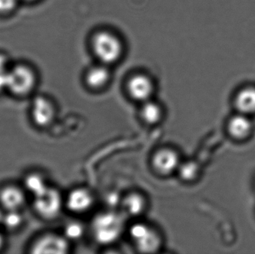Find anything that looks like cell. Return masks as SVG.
I'll return each mask as SVG.
<instances>
[{"mask_svg":"<svg viewBox=\"0 0 255 254\" xmlns=\"http://www.w3.org/2000/svg\"><path fill=\"white\" fill-rule=\"evenodd\" d=\"M127 228V216L121 210H108L93 217L89 231L96 243L110 246L121 240Z\"/></svg>","mask_w":255,"mask_h":254,"instance_id":"6da1fadb","label":"cell"},{"mask_svg":"<svg viewBox=\"0 0 255 254\" xmlns=\"http://www.w3.org/2000/svg\"><path fill=\"white\" fill-rule=\"evenodd\" d=\"M91 46L97 62L110 67L118 64L125 52V44L121 37L109 29L96 31L91 37Z\"/></svg>","mask_w":255,"mask_h":254,"instance_id":"7a4b0ae2","label":"cell"},{"mask_svg":"<svg viewBox=\"0 0 255 254\" xmlns=\"http://www.w3.org/2000/svg\"><path fill=\"white\" fill-rule=\"evenodd\" d=\"M127 233L136 252L141 254H157L163 249V234L154 225L136 221L128 225Z\"/></svg>","mask_w":255,"mask_h":254,"instance_id":"3957f363","label":"cell"},{"mask_svg":"<svg viewBox=\"0 0 255 254\" xmlns=\"http://www.w3.org/2000/svg\"><path fill=\"white\" fill-rule=\"evenodd\" d=\"M182 160L179 152L170 146L156 149L150 158L152 171L160 177H167L176 174Z\"/></svg>","mask_w":255,"mask_h":254,"instance_id":"277c9868","label":"cell"},{"mask_svg":"<svg viewBox=\"0 0 255 254\" xmlns=\"http://www.w3.org/2000/svg\"><path fill=\"white\" fill-rule=\"evenodd\" d=\"M33 206L40 217L46 220H52L59 216L65 204L60 191L49 186L44 192L34 197Z\"/></svg>","mask_w":255,"mask_h":254,"instance_id":"5b68a950","label":"cell"},{"mask_svg":"<svg viewBox=\"0 0 255 254\" xmlns=\"http://www.w3.org/2000/svg\"><path fill=\"white\" fill-rule=\"evenodd\" d=\"M126 91L130 100L142 104L154 98L155 82L151 76L145 73H134L128 79Z\"/></svg>","mask_w":255,"mask_h":254,"instance_id":"8992f818","label":"cell"},{"mask_svg":"<svg viewBox=\"0 0 255 254\" xmlns=\"http://www.w3.org/2000/svg\"><path fill=\"white\" fill-rule=\"evenodd\" d=\"M96 197L92 191L85 186L73 188L64 198L65 207L74 214H85L92 210Z\"/></svg>","mask_w":255,"mask_h":254,"instance_id":"52a82bcc","label":"cell"},{"mask_svg":"<svg viewBox=\"0 0 255 254\" xmlns=\"http://www.w3.org/2000/svg\"><path fill=\"white\" fill-rule=\"evenodd\" d=\"M35 84L33 72L25 66H17L7 72V89L16 95L31 92Z\"/></svg>","mask_w":255,"mask_h":254,"instance_id":"ba28073f","label":"cell"},{"mask_svg":"<svg viewBox=\"0 0 255 254\" xmlns=\"http://www.w3.org/2000/svg\"><path fill=\"white\" fill-rule=\"evenodd\" d=\"M70 250V242L64 235L48 234L40 237L31 247L34 254H65Z\"/></svg>","mask_w":255,"mask_h":254,"instance_id":"9c48e42d","label":"cell"},{"mask_svg":"<svg viewBox=\"0 0 255 254\" xmlns=\"http://www.w3.org/2000/svg\"><path fill=\"white\" fill-rule=\"evenodd\" d=\"M112 78L110 66L97 62L87 70L84 76V82L90 90L100 92L109 86Z\"/></svg>","mask_w":255,"mask_h":254,"instance_id":"30bf717a","label":"cell"},{"mask_svg":"<svg viewBox=\"0 0 255 254\" xmlns=\"http://www.w3.org/2000/svg\"><path fill=\"white\" fill-rule=\"evenodd\" d=\"M121 211L127 217L139 219L148 207L146 196L139 191H130L120 199Z\"/></svg>","mask_w":255,"mask_h":254,"instance_id":"8fae6325","label":"cell"},{"mask_svg":"<svg viewBox=\"0 0 255 254\" xmlns=\"http://www.w3.org/2000/svg\"><path fill=\"white\" fill-rule=\"evenodd\" d=\"M56 115V109L53 103L39 96L34 98L31 104V116L33 122L40 128H45L52 123Z\"/></svg>","mask_w":255,"mask_h":254,"instance_id":"7c38bea8","label":"cell"},{"mask_svg":"<svg viewBox=\"0 0 255 254\" xmlns=\"http://www.w3.org/2000/svg\"><path fill=\"white\" fill-rule=\"evenodd\" d=\"M165 116L163 106L154 98L140 104L139 118L148 126H156L163 122Z\"/></svg>","mask_w":255,"mask_h":254,"instance_id":"4fadbf2b","label":"cell"},{"mask_svg":"<svg viewBox=\"0 0 255 254\" xmlns=\"http://www.w3.org/2000/svg\"><path fill=\"white\" fill-rule=\"evenodd\" d=\"M0 203L7 211L19 210L25 203V195L19 188L7 186L0 192Z\"/></svg>","mask_w":255,"mask_h":254,"instance_id":"5bb4252c","label":"cell"},{"mask_svg":"<svg viewBox=\"0 0 255 254\" xmlns=\"http://www.w3.org/2000/svg\"><path fill=\"white\" fill-rule=\"evenodd\" d=\"M235 104L243 113L255 112V87L247 86L241 89L236 96Z\"/></svg>","mask_w":255,"mask_h":254,"instance_id":"9a60e30c","label":"cell"},{"mask_svg":"<svg viewBox=\"0 0 255 254\" xmlns=\"http://www.w3.org/2000/svg\"><path fill=\"white\" fill-rule=\"evenodd\" d=\"M229 131L235 138H245L251 132V122L242 115L234 116L229 122Z\"/></svg>","mask_w":255,"mask_h":254,"instance_id":"2e32d148","label":"cell"},{"mask_svg":"<svg viewBox=\"0 0 255 254\" xmlns=\"http://www.w3.org/2000/svg\"><path fill=\"white\" fill-rule=\"evenodd\" d=\"M176 174L183 183H193L199 177V165L194 161H182Z\"/></svg>","mask_w":255,"mask_h":254,"instance_id":"e0dca14e","label":"cell"},{"mask_svg":"<svg viewBox=\"0 0 255 254\" xmlns=\"http://www.w3.org/2000/svg\"><path fill=\"white\" fill-rule=\"evenodd\" d=\"M24 184L27 190L34 197L40 195L49 187L44 177L36 173L27 175Z\"/></svg>","mask_w":255,"mask_h":254,"instance_id":"ac0fdd59","label":"cell"},{"mask_svg":"<svg viewBox=\"0 0 255 254\" xmlns=\"http://www.w3.org/2000/svg\"><path fill=\"white\" fill-rule=\"evenodd\" d=\"M87 232L85 224L79 221H71L66 224L63 231V235L69 242H76L82 240Z\"/></svg>","mask_w":255,"mask_h":254,"instance_id":"d6986e66","label":"cell"},{"mask_svg":"<svg viewBox=\"0 0 255 254\" xmlns=\"http://www.w3.org/2000/svg\"><path fill=\"white\" fill-rule=\"evenodd\" d=\"M22 222L23 218L18 210H8L6 214H4L1 224L6 229L15 231L22 225Z\"/></svg>","mask_w":255,"mask_h":254,"instance_id":"ffe728a7","label":"cell"},{"mask_svg":"<svg viewBox=\"0 0 255 254\" xmlns=\"http://www.w3.org/2000/svg\"><path fill=\"white\" fill-rule=\"evenodd\" d=\"M17 0H0V12L11 10L16 6Z\"/></svg>","mask_w":255,"mask_h":254,"instance_id":"44dd1931","label":"cell"},{"mask_svg":"<svg viewBox=\"0 0 255 254\" xmlns=\"http://www.w3.org/2000/svg\"><path fill=\"white\" fill-rule=\"evenodd\" d=\"M7 89V72L0 70V92Z\"/></svg>","mask_w":255,"mask_h":254,"instance_id":"7402d4cb","label":"cell"},{"mask_svg":"<svg viewBox=\"0 0 255 254\" xmlns=\"http://www.w3.org/2000/svg\"><path fill=\"white\" fill-rule=\"evenodd\" d=\"M6 59L2 55H0V70H5Z\"/></svg>","mask_w":255,"mask_h":254,"instance_id":"603a6c76","label":"cell"},{"mask_svg":"<svg viewBox=\"0 0 255 254\" xmlns=\"http://www.w3.org/2000/svg\"><path fill=\"white\" fill-rule=\"evenodd\" d=\"M4 243V238H3L2 236L0 234V251L2 249Z\"/></svg>","mask_w":255,"mask_h":254,"instance_id":"cb8c5ba5","label":"cell"},{"mask_svg":"<svg viewBox=\"0 0 255 254\" xmlns=\"http://www.w3.org/2000/svg\"><path fill=\"white\" fill-rule=\"evenodd\" d=\"M3 216H4V214L0 210V224L2 223Z\"/></svg>","mask_w":255,"mask_h":254,"instance_id":"d4e9b609","label":"cell"}]
</instances>
